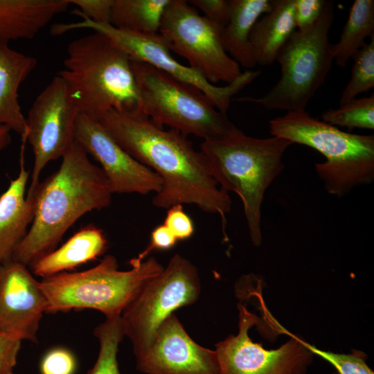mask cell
Segmentation results:
<instances>
[{"instance_id": "cell-1", "label": "cell", "mask_w": 374, "mask_h": 374, "mask_svg": "<svg viewBox=\"0 0 374 374\" xmlns=\"http://www.w3.org/2000/svg\"><path fill=\"white\" fill-rule=\"evenodd\" d=\"M98 121L116 143L161 179L154 206L169 208L175 204H194L204 212L217 214L223 232L231 199L214 179L207 159L187 136L165 130L141 113L111 109Z\"/></svg>"}, {"instance_id": "cell-2", "label": "cell", "mask_w": 374, "mask_h": 374, "mask_svg": "<svg viewBox=\"0 0 374 374\" xmlns=\"http://www.w3.org/2000/svg\"><path fill=\"white\" fill-rule=\"evenodd\" d=\"M35 198L33 220L12 259L29 266L55 249L67 230L87 213L109 206L112 193L100 166L91 163L74 140L59 169L31 192Z\"/></svg>"}, {"instance_id": "cell-3", "label": "cell", "mask_w": 374, "mask_h": 374, "mask_svg": "<svg viewBox=\"0 0 374 374\" xmlns=\"http://www.w3.org/2000/svg\"><path fill=\"white\" fill-rule=\"evenodd\" d=\"M58 75L80 113L94 120L111 109L142 114L131 59L101 33L73 40Z\"/></svg>"}, {"instance_id": "cell-4", "label": "cell", "mask_w": 374, "mask_h": 374, "mask_svg": "<svg viewBox=\"0 0 374 374\" xmlns=\"http://www.w3.org/2000/svg\"><path fill=\"white\" fill-rule=\"evenodd\" d=\"M293 143L271 136L260 139L242 131L220 141H203L200 151L206 157L219 186L240 198L250 238L262 243L261 206L265 193L283 170V156Z\"/></svg>"}, {"instance_id": "cell-5", "label": "cell", "mask_w": 374, "mask_h": 374, "mask_svg": "<svg viewBox=\"0 0 374 374\" xmlns=\"http://www.w3.org/2000/svg\"><path fill=\"white\" fill-rule=\"evenodd\" d=\"M270 133L312 148L326 158L314 165L328 193L341 197L374 180V136L352 134L312 117L288 112L269 121Z\"/></svg>"}, {"instance_id": "cell-6", "label": "cell", "mask_w": 374, "mask_h": 374, "mask_svg": "<svg viewBox=\"0 0 374 374\" xmlns=\"http://www.w3.org/2000/svg\"><path fill=\"white\" fill-rule=\"evenodd\" d=\"M141 113L156 124L204 141H220L242 132L196 88L149 64L132 60Z\"/></svg>"}, {"instance_id": "cell-7", "label": "cell", "mask_w": 374, "mask_h": 374, "mask_svg": "<svg viewBox=\"0 0 374 374\" xmlns=\"http://www.w3.org/2000/svg\"><path fill=\"white\" fill-rule=\"evenodd\" d=\"M131 267L120 271L116 258L106 255L87 270L42 278L39 283L48 301L46 313L88 308L106 317L121 315L142 285L163 269L153 257Z\"/></svg>"}, {"instance_id": "cell-8", "label": "cell", "mask_w": 374, "mask_h": 374, "mask_svg": "<svg viewBox=\"0 0 374 374\" xmlns=\"http://www.w3.org/2000/svg\"><path fill=\"white\" fill-rule=\"evenodd\" d=\"M333 19L334 3L327 0L314 25L296 30L279 51L276 59L281 72L278 82L262 97L233 100L253 103L270 110H305L332 66L329 31Z\"/></svg>"}, {"instance_id": "cell-9", "label": "cell", "mask_w": 374, "mask_h": 374, "mask_svg": "<svg viewBox=\"0 0 374 374\" xmlns=\"http://www.w3.org/2000/svg\"><path fill=\"white\" fill-rule=\"evenodd\" d=\"M200 292L197 267L179 253L142 285L121 314L124 335L132 343L135 358L149 349L165 319L179 308L195 303Z\"/></svg>"}, {"instance_id": "cell-10", "label": "cell", "mask_w": 374, "mask_h": 374, "mask_svg": "<svg viewBox=\"0 0 374 374\" xmlns=\"http://www.w3.org/2000/svg\"><path fill=\"white\" fill-rule=\"evenodd\" d=\"M80 17L82 20L77 22L57 24L55 26L56 34L60 35L80 28H89L101 33L122 49L131 60L149 64L196 88L206 96L218 111L224 114L229 109L233 97L260 74V71L246 70L226 86H216L209 82L198 71L177 62L171 55L168 46L159 33L139 34L117 28L110 24L96 23L86 17Z\"/></svg>"}, {"instance_id": "cell-11", "label": "cell", "mask_w": 374, "mask_h": 374, "mask_svg": "<svg viewBox=\"0 0 374 374\" xmlns=\"http://www.w3.org/2000/svg\"><path fill=\"white\" fill-rule=\"evenodd\" d=\"M159 32L170 51L184 57L209 82L230 84L241 75L240 65L223 47L220 30L188 1H170Z\"/></svg>"}, {"instance_id": "cell-12", "label": "cell", "mask_w": 374, "mask_h": 374, "mask_svg": "<svg viewBox=\"0 0 374 374\" xmlns=\"http://www.w3.org/2000/svg\"><path fill=\"white\" fill-rule=\"evenodd\" d=\"M238 332L215 344L219 374H307L314 354L302 343L301 338L291 333L278 321V334L290 339L279 348L267 350L253 342L249 330L259 322V318L239 303Z\"/></svg>"}, {"instance_id": "cell-13", "label": "cell", "mask_w": 374, "mask_h": 374, "mask_svg": "<svg viewBox=\"0 0 374 374\" xmlns=\"http://www.w3.org/2000/svg\"><path fill=\"white\" fill-rule=\"evenodd\" d=\"M80 112L67 84L59 75L36 97L26 118V140L34 155L27 192L37 186L45 166L62 158L73 143L75 123Z\"/></svg>"}, {"instance_id": "cell-14", "label": "cell", "mask_w": 374, "mask_h": 374, "mask_svg": "<svg viewBox=\"0 0 374 374\" xmlns=\"http://www.w3.org/2000/svg\"><path fill=\"white\" fill-rule=\"evenodd\" d=\"M74 140L100 165L112 193H157L162 182L152 170L125 151L100 123L79 113Z\"/></svg>"}, {"instance_id": "cell-15", "label": "cell", "mask_w": 374, "mask_h": 374, "mask_svg": "<svg viewBox=\"0 0 374 374\" xmlns=\"http://www.w3.org/2000/svg\"><path fill=\"white\" fill-rule=\"evenodd\" d=\"M47 299L28 266L12 259L0 265V332L37 343Z\"/></svg>"}, {"instance_id": "cell-16", "label": "cell", "mask_w": 374, "mask_h": 374, "mask_svg": "<svg viewBox=\"0 0 374 374\" xmlns=\"http://www.w3.org/2000/svg\"><path fill=\"white\" fill-rule=\"evenodd\" d=\"M135 359L143 374H219L215 350L196 343L174 313L160 325L149 349Z\"/></svg>"}, {"instance_id": "cell-17", "label": "cell", "mask_w": 374, "mask_h": 374, "mask_svg": "<svg viewBox=\"0 0 374 374\" xmlns=\"http://www.w3.org/2000/svg\"><path fill=\"white\" fill-rule=\"evenodd\" d=\"M25 142L23 141L21 146L19 172L0 196V265L12 259L34 218L35 195L31 193L26 195L29 171L24 166Z\"/></svg>"}, {"instance_id": "cell-18", "label": "cell", "mask_w": 374, "mask_h": 374, "mask_svg": "<svg viewBox=\"0 0 374 374\" xmlns=\"http://www.w3.org/2000/svg\"><path fill=\"white\" fill-rule=\"evenodd\" d=\"M69 5V0H0V44L33 39Z\"/></svg>"}, {"instance_id": "cell-19", "label": "cell", "mask_w": 374, "mask_h": 374, "mask_svg": "<svg viewBox=\"0 0 374 374\" xmlns=\"http://www.w3.org/2000/svg\"><path fill=\"white\" fill-rule=\"evenodd\" d=\"M37 59L0 44V125L26 139L28 125L18 100L20 85L37 65Z\"/></svg>"}, {"instance_id": "cell-20", "label": "cell", "mask_w": 374, "mask_h": 374, "mask_svg": "<svg viewBox=\"0 0 374 374\" xmlns=\"http://www.w3.org/2000/svg\"><path fill=\"white\" fill-rule=\"evenodd\" d=\"M107 249V240L103 230L89 224L73 234L60 248L40 257L28 267L35 275L44 278L94 260Z\"/></svg>"}, {"instance_id": "cell-21", "label": "cell", "mask_w": 374, "mask_h": 374, "mask_svg": "<svg viewBox=\"0 0 374 374\" xmlns=\"http://www.w3.org/2000/svg\"><path fill=\"white\" fill-rule=\"evenodd\" d=\"M294 0H271V10L257 20L250 35L256 64H272L280 48L296 30Z\"/></svg>"}, {"instance_id": "cell-22", "label": "cell", "mask_w": 374, "mask_h": 374, "mask_svg": "<svg viewBox=\"0 0 374 374\" xmlns=\"http://www.w3.org/2000/svg\"><path fill=\"white\" fill-rule=\"evenodd\" d=\"M271 8V0H231L229 20L220 38L226 53L247 70L256 65L249 42L251 30L259 17Z\"/></svg>"}, {"instance_id": "cell-23", "label": "cell", "mask_w": 374, "mask_h": 374, "mask_svg": "<svg viewBox=\"0 0 374 374\" xmlns=\"http://www.w3.org/2000/svg\"><path fill=\"white\" fill-rule=\"evenodd\" d=\"M374 36V1H354L339 37L332 44V53L336 64L345 67L353 55L366 44V39Z\"/></svg>"}, {"instance_id": "cell-24", "label": "cell", "mask_w": 374, "mask_h": 374, "mask_svg": "<svg viewBox=\"0 0 374 374\" xmlns=\"http://www.w3.org/2000/svg\"><path fill=\"white\" fill-rule=\"evenodd\" d=\"M171 0H114L111 24L139 34L158 33Z\"/></svg>"}, {"instance_id": "cell-25", "label": "cell", "mask_w": 374, "mask_h": 374, "mask_svg": "<svg viewBox=\"0 0 374 374\" xmlns=\"http://www.w3.org/2000/svg\"><path fill=\"white\" fill-rule=\"evenodd\" d=\"M93 334L99 341V352L95 364L85 374H121L117 353L125 337L121 315L106 317Z\"/></svg>"}, {"instance_id": "cell-26", "label": "cell", "mask_w": 374, "mask_h": 374, "mask_svg": "<svg viewBox=\"0 0 374 374\" xmlns=\"http://www.w3.org/2000/svg\"><path fill=\"white\" fill-rule=\"evenodd\" d=\"M322 121L335 127L349 129H374V96L355 98L339 105L336 109H329L321 114Z\"/></svg>"}, {"instance_id": "cell-27", "label": "cell", "mask_w": 374, "mask_h": 374, "mask_svg": "<svg viewBox=\"0 0 374 374\" xmlns=\"http://www.w3.org/2000/svg\"><path fill=\"white\" fill-rule=\"evenodd\" d=\"M351 78L344 89L339 105L356 98L374 87V36L352 57Z\"/></svg>"}, {"instance_id": "cell-28", "label": "cell", "mask_w": 374, "mask_h": 374, "mask_svg": "<svg viewBox=\"0 0 374 374\" xmlns=\"http://www.w3.org/2000/svg\"><path fill=\"white\" fill-rule=\"evenodd\" d=\"M305 346L316 355L330 363L336 372L332 374H374L366 363V355L357 350L351 353H336L317 348L301 339Z\"/></svg>"}, {"instance_id": "cell-29", "label": "cell", "mask_w": 374, "mask_h": 374, "mask_svg": "<svg viewBox=\"0 0 374 374\" xmlns=\"http://www.w3.org/2000/svg\"><path fill=\"white\" fill-rule=\"evenodd\" d=\"M76 368L75 357L64 348H55L48 351L39 365L41 374H74Z\"/></svg>"}, {"instance_id": "cell-30", "label": "cell", "mask_w": 374, "mask_h": 374, "mask_svg": "<svg viewBox=\"0 0 374 374\" xmlns=\"http://www.w3.org/2000/svg\"><path fill=\"white\" fill-rule=\"evenodd\" d=\"M69 1L70 4L78 8L73 11L74 15L86 17L96 23L111 24L114 0Z\"/></svg>"}, {"instance_id": "cell-31", "label": "cell", "mask_w": 374, "mask_h": 374, "mask_svg": "<svg viewBox=\"0 0 374 374\" xmlns=\"http://www.w3.org/2000/svg\"><path fill=\"white\" fill-rule=\"evenodd\" d=\"M188 2L200 10L220 31L226 26L231 13V0H190Z\"/></svg>"}, {"instance_id": "cell-32", "label": "cell", "mask_w": 374, "mask_h": 374, "mask_svg": "<svg viewBox=\"0 0 374 374\" xmlns=\"http://www.w3.org/2000/svg\"><path fill=\"white\" fill-rule=\"evenodd\" d=\"M163 224L172 232L177 241L190 238L195 231L193 222L185 213L181 204H175L168 208Z\"/></svg>"}, {"instance_id": "cell-33", "label": "cell", "mask_w": 374, "mask_h": 374, "mask_svg": "<svg viewBox=\"0 0 374 374\" xmlns=\"http://www.w3.org/2000/svg\"><path fill=\"white\" fill-rule=\"evenodd\" d=\"M326 0H294V19L298 30L310 28L320 17Z\"/></svg>"}, {"instance_id": "cell-34", "label": "cell", "mask_w": 374, "mask_h": 374, "mask_svg": "<svg viewBox=\"0 0 374 374\" xmlns=\"http://www.w3.org/2000/svg\"><path fill=\"white\" fill-rule=\"evenodd\" d=\"M177 240L172 232L163 224L154 228L150 237L149 245L136 258L130 260V265H139L154 250H168L172 248Z\"/></svg>"}, {"instance_id": "cell-35", "label": "cell", "mask_w": 374, "mask_h": 374, "mask_svg": "<svg viewBox=\"0 0 374 374\" xmlns=\"http://www.w3.org/2000/svg\"><path fill=\"white\" fill-rule=\"evenodd\" d=\"M21 341L0 332V374H14Z\"/></svg>"}, {"instance_id": "cell-36", "label": "cell", "mask_w": 374, "mask_h": 374, "mask_svg": "<svg viewBox=\"0 0 374 374\" xmlns=\"http://www.w3.org/2000/svg\"><path fill=\"white\" fill-rule=\"evenodd\" d=\"M11 130L6 125H0V152L11 142Z\"/></svg>"}]
</instances>
